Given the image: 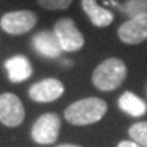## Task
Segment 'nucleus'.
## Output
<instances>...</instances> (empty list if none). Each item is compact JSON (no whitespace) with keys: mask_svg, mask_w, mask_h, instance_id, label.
Listing matches in <instances>:
<instances>
[{"mask_svg":"<svg viewBox=\"0 0 147 147\" xmlns=\"http://www.w3.org/2000/svg\"><path fill=\"white\" fill-rule=\"evenodd\" d=\"M108 112V104L98 97H86L72 102L64 110V119L76 127L95 124L104 119Z\"/></svg>","mask_w":147,"mask_h":147,"instance_id":"1","label":"nucleus"},{"mask_svg":"<svg viewBox=\"0 0 147 147\" xmlns=\"http://www.w3.org/2000/svg\"><path fill=\"white\" fill-rule=\"evenodd\" d=\"M127 74V65L121 59L108 57L94 68L91 82L100 91H113L124 83Z\"/></svg>","mask_w":147,"mask_h":147,"instance_id":"2","label":"nucleus"},{"mask_svg":"<svg viewBox=\"0 0 147 147\" xmlns=\"http://www.w3.org/2000/svg\"><path fill=\"white\" fill-rule=\"evenodd\" d=\"M60 128H61L60 116L55 112H47L34 121L30 129V135L34 143L40 146H49L59 139Z\"/></svg>","mask_w":147,"mask_h":147,"instance_id":"3","label":"nucleus"},{"mask_svg":"<svg viewBox=\"0 0 147 147\" xmlns=\"http://www.w3.org/2000/svg\"><path fill=\"white\" fill-rule=\"evenodd\" d=\"M53 33L57 38L63 52H78L84 47V37L78 29L72 18H60L53 27Z\"/></svg>","mask_w":147,"mask_h":147,"instance_id":"4","label":"nucleus"},{"mask_svg":"<svg viewBox=\"0 0 147 147\" xmlns=\"http://www.w3.org/2000/svg\"><path fill=\"white\" fill-rule=\"evenodd\" d=\"M38 16L34 11L18 10L8 11L0 19V26L10 36H22L26 34L36 26Z\"/></svg>","mask_w":147,"mask_h":147,"instance_id":"5","label":"nucleus"},{"mask_svg":"<svg viewBox=\"0 0 147 147\" xmlns=\"http://www.w3.org/2000/svg\"><path fill=\"white\" fill-rule=\"evenodd\" d=\"M25 116L26 110L18 95L12 93L0 94V123L3 125L15 128L23 123Z\"/></svg>","mask_w":147,"mask_h":147,"instance_id":"6","label":"nucleus"},{"mask_svg":"<svg viewBox=\"0 0 147 147\" xmlns=\"http://www.w3.org/2000/svg\"><path fill=\"white\" fill-rule=\"evenodd\" d=\"M121 42L127 45H138L147 40V14L131 16L117 30Z\"/></svg>","mask_w":147,"mask_h":147,"instance_id":"7","label":"nucleus"},{"mask_svg":"<svg viewBox=\"0 0 147 147\" xmlns=\"http://www.w3.org/2000/svg\"><path fill=\"white\" fill-rule=\"evenodd\" d=\"M64 91L65 87L61 80L56 78H45L30 86L29 97L38 104H49L59 100L64 94Z\"/></svg>","mask_w":147,"mask_h":147,"instance_id":"8","label":"nucleus"},{"mask_svg":"<svg viewBox=\"0 0 147 147\" xmlns=\"http://www.w3.org/2000/svg\"><path fill=\"white\" fill-rule=\"evenodd\" d=\"M32 47L37 55L47 59H59L63 53V49L55 33L49 30H41L36 33L32 38Z\"/></svg>","mask_w":147,"mask_h":147,"instance_id":"9","label":"nucleus"},{"mask_svg":"<svg viewBox=\"0 0 147 147\" xmlns=\"http://www.w3.org/2000/svg\"><path fill=\"white\" fill-rule=\"evenodd\" d=\"M7 78L12 83L25 82L33 75V64L25 55H15L4 61Z\"/></svg>","mask_w":147,"mask_h":147,"instance_id":"10","label":"nucleus"},{"mask_svg":"<svg viewBox=\"0 0 147 147\" xmlns=\"http://www.w3.org/2000/svg\"><path fill=\"white\" fill-rule=\"evenodd\" d=\"M80 5L84 14L89 16L90 22L94 25L95 27H108L112 25V22L115 19L113 12L106 10L104 7H101L97 0H80Z\"/></svg>","mask_w":147,"mask_h":147,"instance_id":"11","label":"nucleus"},{"mask_svg":"<svg viewBox=\"0 0 147 147\" xmlns=\"http://www.w3.org/2000/svg\"><path fill=\"white\" fill-rule=\"evenodd\" d=\"M121 112L131 117H142L147 113V104L132 91H124L117 101Z\"/></svg>","mask_w":147,"mask_h":147,"instance_id":"12","label":"nucleus"},{"mask_svg":"<svg viewBox=\"0 0 147 147\" xmlns=\"http://www.w3.org/2000/svg\"><path fill=\"white\" fill-rule=\"evenodd\" d=\"M128 135L131 138V140L138 143L139 146L147 147V121L134 123L128 128Z\"/></svg>","mask_w":147,"mask_h":147,"instance_id":"13","label":"nucleus"},{"mask_svg":"<svg viewBox=\"0 0 147 147\" xmlns=\"http://www.w3.org/2000/svg\"><path fill=\"white\" fill-rule=\"evenodd\" d=\"M120 8L125 15H129V18L139 14H147V0H127Z\"/></svg>","mask_w":147,"mask_h":147,"instance_id":"14","label":"nucleus"},{"mask_svg":"<svg viewBox=\"0 0 147 147\" xmlns=\"http://www.w3.org/2000/svg\"><path fill=\"white\" fill-rule=\"evenodd\" d=\"M74 0H37L38 5H41L42 8L51 11H60L67 10L69 5L72 4Z\"/></svg>","mask_w":147,"mask_h":147,"instance_id":"15","label":"nucleus"},{"mask_svg":"<svg viewBox=\"0 0 147 147\" xmlns=\"http://www.w3.org/2000/svg\"><path fill=\"white\" fill-rule=\"evenodd\" d=\"M116 147H142V146H139L138 143H135L134 140H121V142L117 143V146Z\"/></svg>","mask_w":147,"mask_h":147,"instance_id":"16","label":"nucleus"},{"mask_svg":"<svg viewBox=\"0 0 147 147\" xmlns=\"http://www.w3.org/2000/svg\"><path fill=\"white\" fill-rule=\"evenodd\" d=\"M60 64L64 65V67H72L74 61L72 60H69V59H64V60H60Z\"/></svg>","mask_w":147,"mask_h":147,"instance_id":"17","label":"nucleus"},{"mask_svg":"<svg viewBox=\"0 0 147 147\" xmlns=\"http://www.w3.org/2000/svg\"><path fill=\"white\" fill-rule=\"evenodd\" d=\"M56 147H82L80 144H74V143H61Z\"/></svg>","mask_w":147,"mask_h":147,"instance_id":"18","label":"nucleus"}]
</instances>
